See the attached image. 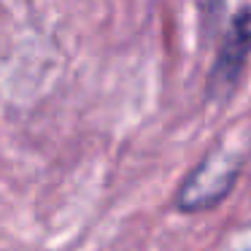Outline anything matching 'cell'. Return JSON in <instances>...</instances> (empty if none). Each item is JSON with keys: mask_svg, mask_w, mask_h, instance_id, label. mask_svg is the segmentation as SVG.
Wrapping results in <instances>:
<instances>
[{"mask_svg": "<svg viewBox=\"0 0 251 251\" xmlns=\"http://www.w3.org/2000/svg\"><path fill=\"white\" fill-rule=\"evenodd\" d=\"M251 157V116L232 125L205 151V157L186 173L176 192V211L202 213L222 205L240 178L246 159Z\"/></svg>", "mask_w": 251, "mask_h": 251, "instance_id": "obj_1", "label": "cell"}, {"mask_svg": "<svg viewBox=\"0 0 251 251\" xmlns=\"http://www.w3.org/2000/svg\"><path fill=\"white\" fill-rule=\"evenodd\" d=\"M251 57V8H240L232 17L222 44L216 49V57L211 62V71L205 78V95L208 100L227 103L235 95L240 78L246 73Z\"/></svg>", "mask_w": 251, "mask_h": 251, "instance_id": "obj_2", "label": "cell"}]
</instances>
